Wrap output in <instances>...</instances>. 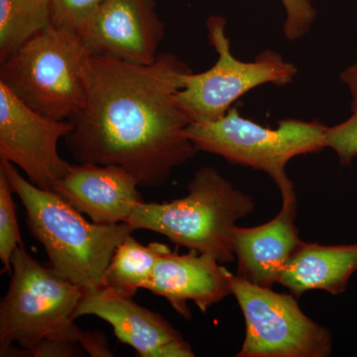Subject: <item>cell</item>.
Instances as JSON below:
<instances>
[{
  "label": "cell",
  "instance_id": "obj_1",
  "mask_svg": "<svg viewBox=\"0 0 357 357\" xmlns=\"http://www.w3.org/2000/svg\"><path fill=\"white\" fill-rule=\"evenodd\" d=\"M190 72L171 53H160L150 65L91 54L86 105L65 137L75 161L121 167L140 187L165 185L199 152L177 100Z\"/></svg>",
  "mask_w": 357,
  "mask_h": 357
},
{
  "label": "cell",
  "instance_id": "obj_2",
  "mask_svg": "<svg viewBox=\"0 0 357 357\" xmlns=\"http://www.w3.org/2000/svg\"><path fill=\"white\" fill-rule=\"evenodd\" d=\"M0 169L24 206L27 227L46 251L52 271L84 289L100 286L115 249L135 230L128 222H89L58 192L22 177L10 162L0 159Z\"/></svg>",
  "mask_w": 357,
  "mask_h": 357
},
{
  "label": "cell",
  "instance_id": "obj_3",
  "mask_svg": "<svg viewBox=\"0 0 357 357\" xmlns=\"http://www.w3.org/2000/svg\"><path fill=\"white\" fill-rule=\"evenodd\" d=\"M255 203L213 167L195 173L183 198L165 203H139L128 223L151 230L175 245L208 255L222 264L236 259L232 234L236 222L253 213Z\"/></svg>",
  "mask_w": 357,
  "mask_h": 357
},
{
  "label": "cell",
  "instance_id": "obj_4",
  "mask_svg": "<svg viewBox=\"0 0 357 357\" xmlns=\"http://www.w3.org/2000/svg\"><path fill=\"white\" fill-rule=\"evenodd\" d=\"M91 56L77 32L52 25L0 63V83L35 112L72 121L86 105Z\"/></svg>",
  "mask_w": 357,
  "mask_h": 357
},
{
  "label": "cell",
  "instance_id": "obj_5",
  "mask_svg": "<svg viewBox=\"0 0 357 357\" xmlns=\"http://www.w3.org/2000/svg\"><path fill=\"white\" fill-rule=\"evenodd\" d=\"M11 280L0 303V356L13 347L30 349L48 340L79 344L75 321L84 288L35 260L24 244L11 258Z\"/></svg>",
  "mask_w": 357,
  "mask_h": 357
},
{
  "label": "cell",
  "instance_id": "obj_6",
  "mask_svg": "<svg viewBox=\"0 0 357 357\" xmlns=\"http://www.w3.org/2000/svg\"><path fill=\"white\" fill-rule=\"evenodd\" d=\"M326 128L319 121L293 119H283L277 128H265L234 105L217 121L191 122L187 132L199 152L267 174L286 199L296 195L286 167L295 157L325 149Z\"/></svg>",
  "mask_w": 357,
  "mask_h": 357
},
{
  "label": "cell",
  "instance_id": "obj_7",
  "mask_svg": "<svg viewBox=\"0 0 357 357\" xmlns=\"http://www.w3.org/2000/svg\"><path fill=\"white\" fill-rule=\"evenodd\" d=\"M225 27L222 16L208 17V37L217 52V62L206 72L188 73L178 91V107L190 123L217 121L248 91L266 84L286 86L297 76L296 66L275 51L261 52L253 62L234 57Z\"/></svg>",
  "mask_w": 357,
  "mask_h": 357
},
{
  "label": "cell",
  "instance_id": "obj_8",
  "mask_svg": "<svg viewBox=\"0 0 357 357\" xmlns=\"http://www.w3.org/2000/svg\"><path fill=\"white\" fill-rule=\"evenodd\" d=\"M231 295L245 321V337L236 357H326L332 333L312 321L292 294L278 293L232 274Z\"/></svg>",
  "mask_w": 357,
  "mask_h": 357
},
{
  "label": "cell",
  "instance_id": "obj_9",
  "mask_svg": "<svg viewBox=\"0 0 357 357\" xmlns=\"http://www.w3.org/2000/svg\"><path fill=\"white\" fill-rule=\"evenodd\" d=\"M74 128L35 112L0 83V159L20 168L33 185L53 191L70 165L58 143Z\"/></svg>",
  "mask_w": 357,
  "mask_h": 357
},
{
  "label": "cell",
  "instance_id": "obj_10",
  "mask_svg": "<svg viewBox=\"0 0 357 357\" xmlns=\"http://www.w3.org/2000/svg\"><path fill=\"white\" fill-rule=\"evenodd\" d=\"M77 34L93 55L150 65L158 58L165 25L155 0H107Z\"/></svg>",
  "mask_w": 357,
  "mask_h": 357
},
{
  "label": "cell",
  "instance_id": "obj_11",
  "mask_svg": "<svg viewBox=\"0 0 357 357\" xmlns=\"http://www.w3.org/2000/svg\"><path fill=\"white\" fill-rule=\"evenodd\" d=\"M95 316L140 357H194L184 337L163 317L102 287L84 288L75 318Z\"/></svg>",
  "mask_w": 357,
  "mask_h": 357
},
{
  "label": "cell",
  "instance_id": "obj_12",
  "mask_svg": "<svg viewBox=\"0 0 357 357\" xmlns=\"http://www.w3.org/2000/svg\"><path fill=\"white\" fill-rule=\"evenodd\" d=\"M230 273L215 257L190 250L187 255L168 251L157 261L145 290L168 301L185 319H192L188 302L206 312L231 295Z\"/></svg>",
  "mask_w": 357,
  "mask_h": 357
},
{
  "label": "cell",
  "instance_id": "obj_13",
  "mask_svg": "<svg viewBox=\"0 0 357 357\" xmlns=\"http://www.w3.org/2000/svg\"><path fill=\"white\" fill-rule=\"evenodd\" d=\"M132 174L114 165L72 164L53 191L100 225L128 222L136 204L144 202Z\"/></svg>",
  "mask_w": 357,
  "mask_h": 357
},
{
  "label": "cell",
  "instance_id": "obj_14",
  "mask_svg": "<svg viewBox=\"0 0 357 357\" xmlns=\"http://www.w3.org/2000/svg\"><path fill=\"white\" fill-rule=\"evenodd\" d=\"M278 215L264 225L236 227L232 249L237 259V276L250 283L272 288L280 281L289 260L302 241L296 227L297 197L282 199Z\"/></svg>",
  "mask_w": 357,
  "mask_h": 357
},
{
  "label": "cell",
  "instance_id": "obj_15",
  "mask_svg": "<svg viewBox=\"0 0 357 357\" xmlns=\"http://www.w3.org/2000/svg\"><path fill=\"white\" fill-rule=\"evenodd\" d=\"M357 272V243L321 245L301 241L279 284L299 299L312 290L332 295L344 293Z\"/></svg>",
  "mask_w": 357,
  "mask_h": 357
},
{
  "label": "cell",
  "instance_id": "obj_16",
  "mask_svg": "<svg viewBox=\"0 0 357 357\" xmlns=\"http://www.w3.org/2000/svg\"><path fill=\"white\" fill-rule=\"evenodd\" d=\"M170 250L164 243L143 245L129 236L115 249L98 287L122 297L133 298L137 290L144 289L159 258Z\"/></svg>",
  "mask_w": 357,
  "mask_h": 357
},
{
  "label": "cell",
  "instance_id": "obj_17",
  "mask_svg": "<svg viewBox=\"0 0 357 357\" xmlns=\"http://www.w3.org/2000/svg\"><path fill=\"white\" fill-rule=\"evenodd\" d=\"M52 25L50 0H0V63Z\"/></svg>",
  "mask_w": 357,
  "mask_h": 357
},
{
  "label": "cell",
  "instance_id": "obj_18",
  "mask_svg": "<svg viewBox=\"0 0 357 357\" xmlns=\"http://www.w3.org/2000/svg\"><path fill=\"white\" fill-rule=\"evenodd\" d=\"M14 191L6 173L0 169V260L2 272H11V258L18 246L23 245L15 204Z\"/></svg>",
  "mask_w": 357,
  "mask_h": 357
},
{
  "label": "cell",
  "instance_id": "obj_19",
  "mask_svg": "<svg viewBox=\"0 0 357 357\" xmlns=\"http://www.w3.org/2000/svg\"><path fill=\"white\" fill-rule=\"evenodd\" d=\"M53 25L79 32L84 23L107 0H50Z\"/></svg>",
  "mask_w": 357,
  "mask_h": 357
},
{
  "label": "cell",
  "instance_id": "obj_20",
  "mask_svg": "<svg viewBox=\"0 0 357 357\" xmlns=\"http://www.w3.org/2000/svg\"><path fill=\"white\" fill-rule=\"evenodd\" d=\"M326 144L335 151L342 165H351L357 158V114L352 112L347 121L326 128Z\"/></svg>",
  "mask_w": 357,
  "mask_h": 357
},
{
  "label": "cell",
  "instance_id": "obj_21",
  "mask_svg": "<svg viewBox=\"0 0 357 357\" xmlns=\"http://www.w3.org/2000/svg\"><path fill=\"white\" fill-rule=\"evenodd\" d=\"M281 2L286 11L284 35L291 42L302 38L317 18L312 0H281Z\"/></svg>",
  "mask_w": 357,
  "mask_h": 357
},
{
  "label": "cell",
  "instance_id": "obj_22",
  "mask_svg": "<svg viewBox=\"0 0 357 357\" xmlns=\"http://www.w3.org/2000/svg\"><path fill=\"white\" fill-rule=\"evenodd\" d=\"M84 351L79 342L68 340H48L25 351L13 347L4 356L75 357L83 356Z\"/></svg>",
  "mask_w": 357,
  "mask_h": 357
},
{
  "label": "cell",
  "instance_id": "obj_23",
  "mask_svg": "<svg viewBox=\"0 0 357 357\" xmlns=\"http://www.w3.org/2000/svg\"><path fill=\"white\" fill-rule=\"evenodd\" d=\"M79 344L91 356H112L109 342L100 333L82 332Z\"/></svg>",
  "mask_w": 357,
  "mask_h": 357
},
{
  "label": "cell",
  "instance_id": "obj_24",
  "mask_svg": "<svg viewBox=\"0 0 357 357\" xmlns=\"http://www.w3.org/2000/svg\"><path fill=\"white\" fill-rule=\"evenodd\" d=\"M340 81L347 86L351 91L352 98L351 112L357 114V62L349 66L340 74Z\"/></svg>",
  "mask_w": 357,
  "mask_h": 357
}]
</instances>
